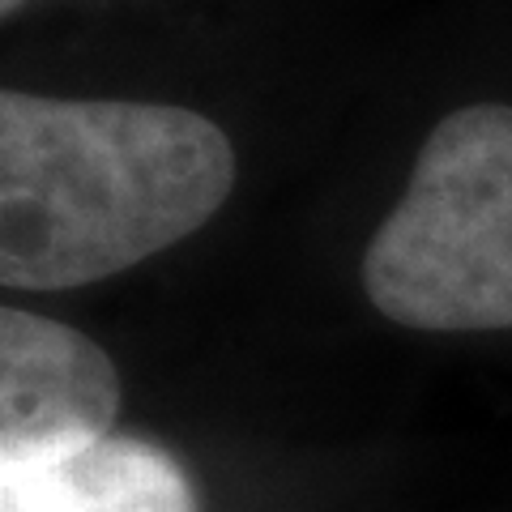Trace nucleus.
Listing matches in <instances>:
<instances>
[{
    "label": "nucleus",
    "instance_id": "nucleus-4",
    "mask_svg": "<svg viewBox=\"0 0 512 512\" xmlns=\"http://www.w3.org/2000/svg\"><path fill=\"white\" fill-rule=\"evenodd\" d=\"M0 512H197L188 470L137 436L0 457Z\"/></svg>",
    "mask_w": 512,
    "mask_h": 512
},
{
    "label": "nucleus",
    "instance_id": "nucleus-2",
    "mask_svg": "<svg viewBox=\"0 0 512 512\" xmlns=\"http://www.w3.org/2000/svg\"><path fill=\"white\" fill-rule=\"evenodd\" d=\"M363 291L406 329H512V99H466L427 124L363 252Z\"/></svg>",
    "mask_w": 512,
    "mask_h": 512
},
{
    "label": "nucleus",
    "instance_id": "nucleus-1",
    "mask_svg": "<svg viewBox=\"0 0 512 512\" xmlns=\"http://www.w3.org/2000/svg\"><path fill=\"white\" fill-rule=\"evenodd\" d=\"M227 124L175 99L0 90V282L69 291L180 244L227 205Z\"/></svg>",
    "mask_w": 512,
    "mask_h": 512
},
{
    "label": "nucleus",
    "instance_id": "nucleus-5",
    "mask_svg": "<svg viewBox=\"0 0 512 512\" xmlns=\"http://www.w3.org/2000/svg\"><path fill=\"white\" fill-rule=\"evenodd\" d=\"M39 0H0V18L5 22H13V18H22L26 9H35Z\"/></svg>",
    "mask_w": 512,
    "mask_h": 512
},
{
    "label": "nucleus",
    "instance_id": "nucleus-3",
    "mask_svg": "<svg viewBox=\"0 0 512 512\" xmlns=\"http://www.w3.org/2000/svg\"><path fill=\"white\" fill-rule=\"evenodd\" d=\"M120 372L99 342L26 308L0 312V457L111 436Z\"/></svg>",
    "mask_w": 512,
    "mask_h": 512
}]
</instances>
